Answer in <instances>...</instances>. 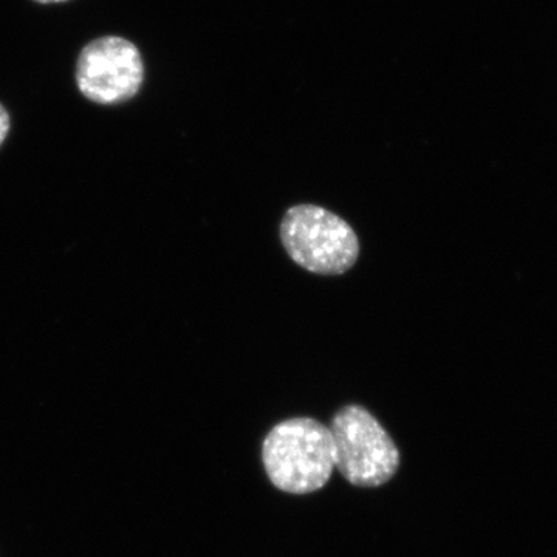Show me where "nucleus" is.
<instances>
[{"label":"nucleus","instance_id":"f257e3e1","mask_svg":"<svg viewBox=\"0 0 557 557\" xmlns=\"http://www.w3.org/2000/svg\"><path fill=\"white\" fill-rule=\"evenodd\" d=\"M262 461L277 490L296 496L314 493L335 471L332 431L310 417L281 421L263 440Z\"/></svg>","mask_w":557,"mask_h":557},{"label":"nucleus","instance_id":"f03ea898","mask_svg":"<svg viewBox=\"0 0 557 557\" xmlns=\"http://www.w3.org/2000/svg\"><path fill=\"white\" fill-rule=\"evenodd\" d=\"M282 247L300 269L341 276L358 262L359 239L347 220L318 205H295L278 226Z\"/></svg>","mask_w":557,"mask_h":557},{"label":"nucleus","instance_id":"7ed1b4c3","mask_svg":"<svg viewBox=\"0 0 557 557\" xmlns=\"http://www.w3.org/2000/svg\"><path fill=\"white\" fill-rule=\"evenodd\" d=\"M335 468L350 485L379 487L395 478L399 450L379 418L359 405H348L333 417Z\"/></svg>","mask_w":557,"mask_h":557},{"label":"nucleus","instance_id":"20e7f679","mask_svg":"<svg viewBox=\"0 0 557 557\" xmlns=\"http://www.w3.org/2000/svg\"><path fill=\"white\" fill-rule=\"evenodd\" d=\"M141 51L123 36H101L79 51L75 79L86 100L119 106L137 97L145 83Z\"/></svg>","mask_w":557,"mask_h":557},{"label":"nucleus","instance_id":"39448f33","mask_svg":"<svg viewBox=\"0 0 557 557\" xmlns=\"http://www.w3.org/2000/svg\"><path fill=\"white\" fill-rule=\"evenodd\" d=\"M11 127V119L9 110L3 108V104H0V146L3 145L7 137H9Z\"/></svg>","mask_w":557,"mask_h":557},{"label":"nucleus","instance_id":"423d86ee","mask_svg":"<svg viewBox=\"0 0 557 557\" xmlns=\"http://www.w3.org/2000/svg\"><path fill=\"white\" fill-rule=\"evenodd\" d=\"M33 2L39 3V5H53V3H65L70 0H33Z\"/></svg>","mask_w":557,"mask_h":557}]
</instances>
